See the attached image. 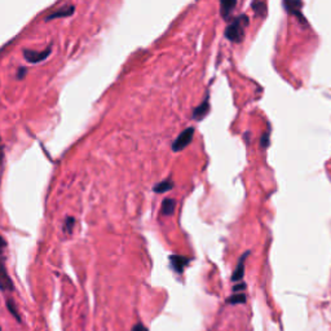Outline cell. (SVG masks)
<instances>
[{
  "label": "cell",
  "mask_w": 331,
  "mask_h": 331,
  "mask_svg": "<svg viewBox=\"0 0 331 331\" xmlns=\"http://www.w3.org/2000/svg\"><path fill=\"white\" fill-rule=\"evenodd\" d=\"M246 299H247V296L245 292H234L232 296L228 297L227 303L228 304H233V305L245 304V303H246Z\"/></svg>",
  "instance_id": "12"
},
{
  "label": "cell",
  "mask_w": 331,
  "mask_h": 331,
  "mask_svg": "<svg viewBox=\"0 0 331 331\" xmlns=\"http://www.w3.org/2000/svg\"><path fill=\"white\" fill-rule=\"evenodd\" d=\"M252 9L255 10L256 16H260V17H265V14H267V7H265V4L263 1H257V0L253 1Z\"/></svg>",
  "instance_id": "14"
},
{
  "label": "cell",
  "mask_w": 331,
  "mask_h": 331,
  "mask_svg": "<svg viewBox=\"0 0 331 331\" xmlns=\"http://www.w3.org/2000/svg\"><path fill=\"white\" fill-rule=\"evenodd\" d=\"M246 289V284L245 282H241L240 285H237V286H234L233 288V292H241L242 290H245Z\"/></svg>",
  "instance_id": "19"
},
{
  "label": "cell",
  "mask_w": 331,
  "mask_h": 331,
  "mask_svg": "<svg viewBox=\"0 0 331 331\" xmlns=\"http://www.w3.org/2000/svg\"><path fill=\"white\" fill-rule=\"evenodd\" d=\"M7 308H8V311L10 312V314H12V316H13V317L16 318L18 322H21L20 314H18L17 308H16V305H14L13 300H10V299H9V300H7Z\"/></svg>",
  "instance_id": "15"
},
{
  "label": "cell",
  "mask_w": 331,
  "mask_h": 331,
  "mask_svg": "<svg viewBox=\"0 0 331 331\" xmlns=\"http://www.w3.org/2000/svg\"><path fill=\"white\" fill-rule=\"evenodd\" d=\"M176 208V201L171 200V198H166L162 202V207H161V213L163 216H171L175 212Z\"/></svg>",
  "instance_id": "10"
},
{
  "label": "cell",
  "mask_w": 331,
  "mask_h": 331,
  "mask_svg": "<svg viewBox=\"0 0 331 331\" xmlns=\"http://www.w3.org/2000/svg\"><path fill=\"white\" fill-rule=\"evenodd\" d=\"M269 145V132H265L263 136H261V148L265 149Z\"/></svg>",
  "instance_id": "17"
},
{
  "label": "cell",
  "mask_w": 331,
  "mask_h": 331,
  "mask_svg": "<svg viewBox=\"0 0 331 331\" xmlns=\"http://www.w3.org/2000/svg\"><path fill=\"white\" fill-rule=\"evenodd\" d=\"M193 137H194V128L193 127H188L186 129H184L181 133H180L176 140L173 141L172 144V150L173 152H181L186 146L189 145L190 142H192Z\"/></svg>",
  "instance_id": "2"
},
{
  "label": "cell",
  "mask_w": 331,
  "mask_h": 331,
  "mask_svg": "<svg viewBox=\"0 0 331 331\" xmlns=\"http://www.w3.org/2000/svg\"><path fill=\"white\" fill-rule=\"evenodd\" d=\"M172 188H173L172 180L166 179V180H163V181H161V183L157 184V185L154 186V192H156V193H166V192H168V190L172 189Z\"/></svg>",
  "instance_id": "13"
},
{
  "label": "cell",
  "mask_w": 331,
  "mask_h": 331,
  "mask_svg": "<svg viewBox=\"0 0 331 331\" xmlns=\"http://www.w3.org/2000/svg\"><path fill=\"white\" fill-rule=\"evenodd\" d=\"M75 225V219L74 217H68V219L65 220L64 224V232L65 233H71L73 232V228Z\"/></svg>",
  "instance_id": "16"
},
{
  "label": "cell",
  "mask_w": 331,
  "mask_h": 331,
  "mask_svg": "<svg viewBox=\"0 0 331 331\" xmlns=\"http://www.w3.org/2000/svg\"><path fill=\"white\" fill-rule=\"evenodd\" d=\"M237 0H220V14L224 20H229L234 8H236Z\"/></svg>",
  "instance_id": "8"
},
{
  "label": "cell",
  "mask_w": 331,
  "mask_h": 331,
  "mask_svg": "<svg viewBox=\"0 0 331 331\" xmlns=\"http://www.w3.org/2000/svg\"><path fill=\"white\" fill-rule=\"evenodd\" d=\"M250 255V252L247 251L245 252L242 256L240 257V260H238V264H237L236 269H234V273L232 276V281L233 282H241V281L244 280L245 276V263H246V257Z\"/></svg>",
  "instance_id": "7"
},
{
  "label": "cell",
  "mask_w": 331,
  "mask_h": 331,
  "mask_svg": "<svg viewBox=\"0 0 331 331\" xmlns=\"http://www.w3.org/2000/svg\"><path fill=\"white\" fill-rule=\"evenodd\" d=\"M13 281H12L9 273H8L4 259L0 257V290L5 292V291H13Z\"/></svg>",
  "instance_id": "3"
},
{
  "label": "cell",
  "mask_w": 331,
  "mask_h": 331,
  "mask_svg": "<svg viewBox=\"0 0 331 331\" xmlns=\"http://www.w3.org/2000/svg\"><path fill=\"white\" fill-rule=\"evenodd\" d=\"M5 247H7V242H5V240H4L3 237L0 236V253L3 252Z\"/></svg>",
  "instance_id": "20"
},
{
  "label": "cell",
  "mask_w": 331,
  "mask_h": 331,
  "mask_svg": "<svg viewBox=\"0 0 331 331\" xmlns=\"http://www.w3.org/2000/svg\"><path fill=\"white\" fill-rule=\"evenodd\" d=\"M209 112V102L208 98L205 100L201 105H198L196 109H194V112H193V119L194 121H202Z\"/></svg>",
  "instance_id": "9"
},
{
  "label": "cell",
  "mask_w": 331,
  "mask_h": 331,
  "mask_svg": "<svg viewBox=\"0 0 331 331\" xmlns=\"http://www.w3.org/2000/svg\"><path fill=\"white\" fill-rule=\"evenodd\" d=\"M132 331H148V329H146L141 322H139V324H136L135 326L132 328Z\"/></svg>",
  "instance_id": "18"
},
{
  "label": "cell",
  "mask_w": 331,
  "mask_h": 331,
  "mask_svg": "<svg viewBox=\"0 0 331 331\" xmlns=\"http://www.w3.org/2000/svg\"><path fill=\"white\" fill-rule=\"evenodd\" d=\"M190 257L188 256H181V255H171L169 256V264L171 267L173 268L176 273H183L184 269H185L190 263Z\"/></svg>",
  "instance_id": "6"
},
{
  "label": "cell",
  "mask_w": 331,
  "mask_h": 331,
  "mask_svg": "<svg viewBox=\"0 0 331 331\" xmlns=\"http://www.w3.org/2000/svg\"><path fill=\"white\" fill-rule=\"evenodd\" d=\"M51 52H52L51 47L48 48V49H44V51H41V52L26 49V51L24 52V56H25V60H26V61L31 62V64H39V62L44 61V60H45L49 54H51Z\"/></svg>",
  "instance_id": "4"
},
{
  "label": "cell",
  "mask_w": 331,
  "mask_h": 331,
  "mask_svg": "<svg viewBox=\"0 0 331 331\" xmlns=\"http://www.w3.org/2000/svg\"><path fill=\"white\" fill-rule=\"evenodd\" d=\"M74 13V7H71V5H69V7H64L61 8L60 10H57V12H54V13H52L49 17H47L48 21L51 20H54V18H62V17H69V16H71V14Z\"/></svg>",
  "instance_id": "11"
},
{
  "label": "cell",
  "mask_w": 331,
  "mask_h": 331,
  "mask_svg": "<svg viewBox=\"0 0 331 331\" xmlns=\"http://www.w3.org/2000/svg\"><path fill=\"white\" fill-rule=\"evenodd\" d=\"M285 8L288 9L289 13L295 16L303 24H307V21L301 13V0H285Z\"/></svg>",
  "instance_id": "5"
},
{
  "label": "cell",
  "mask_w": 331,
  "mask_h": 331,
  "mask_svg": "<svg viewBox=\"0 0 331 331\" xmlns=\"http://www.w3.org/2000/svg\"><path fill=\"white\" fill-rule=\"evenodd\" d=\"M248 22L250 21H248V17L246 14H241V16L236 17L225 29V38L228 41H233V43H241L245 39Z\"/></svg>",
  "instance_id": "1"
},
{
  "label": "cell",
  "mask_w": 331,
  "mask_h": 331,
  "mask_svg": "<svg viewBox=\"0 0 331 331\" xmlns=\"http://www.w3.org/2000/svg\"><path fill=\"white\" fill-rule=\"evenodd\" d=\"M0 330H1V329H0Z\"/></svg>",
  "instance_id": "21"
}]
</instances>
